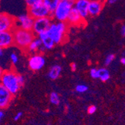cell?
<instances>
[{
    "mask_svg": "<svg viewBox=\"0 0 125 125\" xmlns=\"http://www.w3.org/2000/svg\"><path fill=\"white\" fill-rule=\"evenodd\" d=\"M13 45L23 51H26L28 45L36 37L32 31H27L17 27L13 29Z\"/></svg>",
    "mask_w": 125,
    "mask_h": 125,
    "instance_id": "obj_1",
    "label": "cell"
},
{
    "mask_svg": "<svg viewBox=\"0 0 125 125\" xmlns=\"http://www.w3.org/2000/svg\"><path fill=\"white\" fill-rule=\"evenodd\" d=\"M68 24L65 22L52 21L47 33L52 38L55 44H60L64 42L66 38Z\"/></svg>",
    "mask_w": 125,
    "mask_h": 125,
    "instance_id": "obj_2",
    "label": "cell"
},
{
    "mask_svg": "<svg viewBox=\"0 0 125 125\" xmlns=\"http://www.w3.org/2000/svg\"><path fill=\"white\" fill-rule=\"evenodd\" d=\"M0 83L10 91L12 95H17L22 88L19 83L18 73L13 70L3 71L0 79Z\"/></svg>",
    "mask_w": 125,
    "mask_h": 125,
    "instance_id": "obj_3",
    "label": "cell"
},
{
    "mask_svg": "<svg viewBox=\"0 0 125 125\" xmlns=\"http://www.w3.org/2000/svg\"><path fill=\"white\" fill-rule=\"evenodd\" d=\"M75 0H60V2L52 14V19L54 21L59 22H66L67 17L74 8Z\"/></svg>",
    "mask_w": 125,
    "mask_h": 125,
    "instance_id": "obj_4",
    "label": "cell"
},
{
    "mask_svg": "<svg viewBox=\"0 0 125 125\" xmlns=\"http://www.w3.org/2000/svg\"><path fill=\"white\" fill-rule=\"evenodd\" d=\"M28 14L34 19L52 17L51 12L42 2L28 7Z\"/></svg>",
    "mask_w": 125,
    "mask_h": 125,
    "instance_id": "obj_5",
    "label": "cell"
},
{
    "mask_svg": "<svg viewBox=\"0 0 125 125\" xmlns=\"http://www.w3.org/2000/svg\"><path fill=\"white\" fill-rule=\"evenodd\" d=\"M52 21L53 20L50 17L34 19L33 28L31 31H32L33 33L36 36H38L39 35L44 33L48 31Z\"/></svg>",
    "mask_w": 125,
    "mask_h": 125,
    "instance_id": "obj_6",
    "label": "cell"
},
{
    "mask_svg": "<svg viewBox=\"0 0 125 125\" xmlns=\"http://www.w3.org/2000/svg\"><path fill=\"white\" fill-rule=\"evenodd\" d=\"M34 19L27 14H20L15 19V27L27 31H31L33 28Z\"/></svg>",
    "mask_w": 125,
    "mask_h": 125,
    "instance_id": "obj_7",
    "label": "cell"
},
{
    "mask_svg": "<svg viewBox=\"0 0 125 125\" xmlns=\"http://www.w3.org/2000/svg\"><path fill=\"white\" fill-rule=\"evenodd\" d=\"M28 65L30 70L38 71L45 66V58L41 53H34L29 57Z\"/></svg>",
    "mask_w": 125,
    "mask_h": 125,
    "instance_id": "obj_8",
    "label": "cell"
},
{
    "mask_svg": "<svg viewBox=\"0 0 125 125\" xmlns=\"http://www.w3.org/2000/svg\"><path fill=\"white\" fill-rule=\"evenodd\" d=\"M15 28V18L10 14L0 12V32L13 30Z\"/></svg>",
    "mask_w": 125,
    "mask_h": 125,
    "instance_id": "obj_9",
    "label": "cell"
},
{
    "mask_svg": "<svg viewBox=\"0 0 125 125\" xmlns=\"http://www.w3.org/2000/svg\"><path fill=\"white\" fill-rule=\"evenodd\" d=\"M13 45V30L0 32V48L3 50L9 48Z\"/></svg>",
    "mask_w": 125,
    "mask_h": 125,
    "instance_id": "obj_10",
    "label": "cell"
},
{
    "mask_svg": "<svg viewBox=\"0 0 125 125\" xmlns=\"http://www.w3.org/2000/svg\"><path fill=\"white\" fill-rule=\"evenodd\" d=\"M13 95L10 91L0 83V109L7 108L11 102Z\"/></svg>",
    "mask_w": 125,
    "mask_h": 125,
    "instance_id": "obj_11",
    "label": "cell"
},
{
    "mask_svg": "<svg viewBox=\"0 0 125 125\" xmlns=\"http://www.w3.org/2000/svg\"><path fill=\"white\" fill-rule=\"evenodd\" d=\"M89 3V0H75L74 4V8L79 13L83 20H85L89 16L88 11Z\"/></svg>",
    "mask_w": 125,
    "mask_h": 125,
    "instance_id": "obj_12",
    "label": "cell"
},
{
    "mask_svg": "<svg viewBox=\"0 0 125 125\" xmlns=\"http://www.w3.org/2000/svg\"><path fill=\"white\" fill-rule=\"evenodd\" d=\"M45 49L42 46V42L40 39L38 37H35L33 41L31 42V43L28 45V48L26 50V52L28 53H41L42 52H45Z\"/></svg>",
    "mask_w": 125,
    "mask_h": 125,
    "instance_id": "obj_13",
    "label": "cell"
},
{
    "mask_svg": "<svg viewBox=\"0 0 125 125\" xmlns=\"http://www.w3.org/2000/svg\"><path fill=\"white\" fill-rule=\"evenodd\" d=\"M103 9V3L101 0H89V15L96 17L101 12Z\"/></svg>",
    "mask_w": 125,
    "mask_h": 125,
    "instance_id": "obj_14",
    "label": "cell"
},
{
    "mask_svg": "<svg viewBox=\"0 0 125 125\" xmlns=\"http://www.w3.org/2000/svg\"><path fill=\"white\" fill-rule=\"evenodd\" d=\"M83 21L84 20L81 18V15L77 12V11L74 8H73L69 14L66 23L70 26H79L81 23H83Z\"/></svg>",
    "mask_w": 125,
    "mask_h": 125,
    "instance_id": "obj_15",
    "label": "cell"
},
{
    "mask_svg": "<svg viewBox=\"0 0 125 125\" xmlns=\"http://www.w3.org/2000/svg\"><path fill=\"white\" fill-rule=\"evenodd\" d=\"M37 37L40 39L42 46L44 47L45 51L52 50L56 45L55 43L54 42V41L52 40V38L50 37V35L47 33V32L39 35Z\"/></svg>",
    "mask_w": 125,
    "mask_h": 125,
    "instance_id": "obj_16",
    "label": "cell"
},
{
    "mask_svg": "<svg viewBox=\"0 0 125 125\" xmlns=\"http://www.w3.org/2000/svg\"><path fill=\"white\" fill-rule=\"evenodd\" d=\"M62 72V67L60 65H54L48 72V77L52 80H57Z\"/></svg>",
    "mask_w": 125,
    "mask_h": 125,
    "instance_id": "obj_17",
    "label": "cell"
},
{
    "mask_svg": "<svg viewBox=\"0 0 125 125\" xmlns=\"http://www.w3.org/2000/svg\"><path fill=\"white\" fill-rule=\"evenodd\" d=\"M59 2L60 0H42V2L49 10L52 14L56 9Z\"/></svg>",
    "mask_w": 125,
    "mask_h": 125,
    "instance_id": "obj_18",
    "label": "cell"
},
{
    "mask_svg": "<svg viewBox=\"0 0 125 125\" xmlns=\"http://www.w3.org/2000/svg\"><path fill=\"white\" fill-rule=\"evenodd\" d=\"M98 78L102 82H106L109 79V73L106 68L98 69Z\"/></svg>",
    "mask_w": 125,
    "mask_h": 125,
    "instance_id": "obj_19",
    "label": "cell"
},
{
    "mask_svg": "<svg viewBox=\"0 0 125 125\" xmlns=\"http://www.w3.org/2000/svg\"><path fill=\"white\" fill-rule=\"evenodd\" d=\"M49 100L51 102L52 104L53 105H55V106H57L60 104V96L59 95L55 92V91H53L50 94V96H49Z\"/></svg>",
    "mask_w": 125,
    "mask_h": 125,
    "instance_id": "obj_20",
    "label": "cell"
},
{
    "mask_svg": "<svg viewBox=\"0 0 125 125\" xmlns=\"http://www.w3.org/2000/svg\"><path fill=\"white\" fill-rule=\"evenodd\" d=\"M19 56L18 55L14 53V52H12L10 54V61L12 63V65H17L18 62H19Z\"/></svg>",
    "mask_w": 125,
    "mask_h": 125,
    "instance_id": "obj_21",
    "label": "cell"
},
{
    "mask_svg": "<svg viewBox=\"0 0 125 125\" xmlns=\"http://www.w3.org/2000/svg\"><path fill=\"white\" fill-rule=\"evenodd\" d=\"M88 90V86L83 84H79L75 87V91L78 93H84Z\"/></svg>",
    "mask_w": 125,
    "mask_h": 125,
    "instance_id": "obj_22",
    "label": "cell"
},
{
    "mask_svg": "<svg viewBox=\"0 0 125 125\" xmlns=\"http://www.w3.org/2000/svg\"><path fill=\"white\" fill-rule=\"evenodd\" d=\"M115 58V55L114 54H109L108 55L106 58H105V61H104V64L106 66H108L109 65H110L112 63V61L114 60Z\"/></svg>",
    "mask_w": 125,
    "mask_h": 125,
    "instance_id": "obj_23",
    "label": "cell"
},
{
    "mask_svg": "<svg viewBox=\"0 0 125 125\" xmlns=\"http://www.w3.org/2000/svg\"><path fill=\"white\" fill-rule=\"evenodd\" d=\"M90 76L93 79H98V70L96 68H92L89 71Z\"/></svg>",
    "mask_w": 125,
    "mask_h": 125,
    "instance_id": "obj_24",
    "label": "cell"
},
{
    "mask_svg": "<svg viewBox=\"0 0 125 125\" xmlns=\"http://www.w3.org/2000/svg\"><path fill=\"white\" fill-rule=\"evenodd\" d=\"M42 0H25V2L27 5V8L33 5H35L37 3H39V2H41Z\"/></svg>",
    "mask_w": 125,
    "mask_h": 125,
    "instance_id": "obj_25",
    "label": "cell"
},
{
    "mask_svg": "<svg viewBox=\"0 0 125 125\" xmlns=\"http://www.w3.org/2000/svg\"><path fill=\"white\" fill-rule=\"evenodd\" d=\"M18 80H19V83H20V86L23 87V85H25V77L20 74H18Z\"/></svg>",
    "mask_w": 125,
    "mask_h": 125,
    "instance_id": "obj_26",
    "label": "cell"
},
{
    "mask_svg": "<svg viewBox=\"0 0 125 125\" xmlns=\"http://www.w3.org/2000/svg\"><path fill=\"white\" fill-rule=\"evenodd\" d=\"M96 109H97L96 106H89L88 108V113L90 114V115L94 114V113L96 112Z\"/></svg>",
    "mask_w": 125,
    "mask_h": 125,
    "instance_id": "obj_27",
    "label": "cell"
},
{
    "mask_svg": "<svg viewBox=\"0 0 125 125\" xmlns=\"http://www.w3.org/2000/svg\"><path fill=\"white\" fill-rule=\"evenodd\" d=\"M22 112H17V114H16V115H14L13 120H14L15 121H19V120L22 118Z\"/></svg>",
    "mask_w": 125,
    "mask_h": 125,
    "instance_id": "obj_28",
    "label": "cell"
},
{
    "mask_svg": "<svg viewBox=\"0 0 125 125\" xmlns=\"http://www.w3.org/2000/svg\"><path fill=\"white\" fill-rule=\"evenodd\" d=\"M70 68H71V70L72 72H74L77 70V65L75 63H72L70 65Z\"/></svg>",
    "mask_w": 125,
    "mask_h": 125,
    "instance_id": "obj_29",
    "label": "cell"
},
{
    "mask_svg": "<svg viewBox=\"0 0 125 125\" xmlns=\"http://www.w3.org/2000/svg\"><path fill=\"white\" fill-rule=\"evenodd\" d=\"M120 32H121V35L123 37H125V26H124V25L121 26Z\"/></svg>",
    "mask_w": 125,
    "mask_h": 125,
    "instance_id": "obj_30",
    "label": "cell"
},
{
    "mask_svg": "<svg viewBox=\"0 0 125 125\" xmlns=\"http://www.w3.org/2000/svg\"><path fill=\"white\" fill-rule=\"evenodd\" d=\"M3 117H4V112L2 111V109H0V121H2Z\"/></svg>",
    "mask_w": 125,
    "mask_h": 125,
    "instance_id": "obj_31",
    "label": "cell"
},
{
    "mask_svg": "<svg viewBox=\"0 0 125 125\" xmlns=\"http://www.w3.org/2000/svg\"><path fill=\"white\" fill-rule=\"evenodd\" d=\"M117 1H118V0H107V2L109 4H110V5H113L114 3H115Z\"/></svg>",
    "mask_w": 125,
    "mask_h": 125,
    "instance_id": "obj_32",
    "label": "cell"
},
{
    "mask_svg": "<svg viewBox=\"0 0 125 125\" xmlns=\"http://www.w3.org/2000/svg\"><path fill=\"white\" fill-rule=\"evenodd\" d=\"M121 63L124 65H125V58H122L121 59Z\"/></svg>",
    "mask_w": 125,
    "mask_h": 125,
    "instance_id": "obj_33",
    "label": "cell"
},
{
    "mask_svg": "<svg viewBox=\"0 0 125 125\" xmlns=\"http://www.w3.org/2000/svg\"><path fill=\"white\" fill-rule=\"evenodd\" d=\"M3 70H2V67L0 66V79H1V76H2V73H3Z\"/></svg>",
    "mask_w": 125,
    "mask_h": 125,
    "instance_id": "obj_34",
    "label": "cell"
},
{
    "mask_svg": "<svg viewBox=\"0 0 125 125\" xmlns=\"http://www.w3.org/2000/svg\"><path fill=\"white\" fill-rule=\"evenodd\" d=\"M3 49H2V48H0V57L1 56H2V55H3Z\"/></svg>",
    "mask_w": 125,
    "mask_h": 125,
    "instance_id": "obj_35",
    "label": "cell"
},
{
    "mask_svg": "<svg viewBox=\"0 0 125 125\" xmlns=\"http://www.w3.org/2000/svg\"><path fill=\"white\" fill-rule=\"evenodd\" d=\"M47 125H51V124H47Z\"/></svg>",
    "mask_w": 125,
    "mask_h": 125,
    "instance_id": "obj_36",
    "label": "cell"
},
{
    "mask_svg": "<svg viewBox=\"0 0 125 125\" xmlns=\"http://www.w3.org/2000/svg\"><path fill=\"white\" fill-rule=\"evenodd\" d=\"M0 2H1V0H0Z\"/></svg>",
    "mask_w": 125,
    "mask_h": 125,
    "instance_id": "obj_37",
    "label": "cell"
}]
</instances>
